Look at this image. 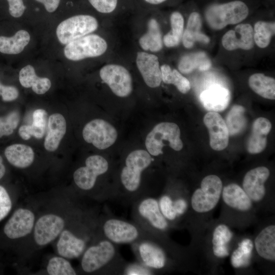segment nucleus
Masks as SVG:
<instances>
[{"instance_id": "obj_1", "label": "nucleus", "mask_w": 275, "mask_h": 275, "mask_svg": "<svg viewBox=\"0 0 275 275\" xmlns=\"http://www.w3.org/2000/svg\"><path fill=\"white\" fill-rule=\"evenodd\" d=\"M67 199L50 203L38 212L32 235L25 248L33 251L51 244L73 216L81 209ZM24 248V249H25Z\"/></svg>"}, {"instance_id": "obj_2", "label": "nucleus", "mask_w": 275, "mask_h": 275, "mask_svg": "<svg viewBox=\"0 0 275 275\" xmlns=\"http://www.w3.org/2000/svg\"><path fill=\"white\" fill-rule=\"evenodd\" d=\"M98 220L80 210L52 243L56 254L69 260L80 258L97 237Z\"/></svg>"}, {"instance_id": "obj_3", "label": "nucleus", "mask_w": 275, "mask_h": 275, "mask_svg": "<svg viewBox=\"0 0 275 275\" xmlns=\"http://www.w3.org/2000/svg\"><path fill=\"white\" fill-rule=\"evenodd\" d=\"M80 259V270L86 274H121L125 264L116 244L99 235L88 246Z\"/></svg>"}, {"instance_id": "obj_4", "label": "nucleus", "mask_w": 275, "mask_h": 275, "mask_svg": "<svg viewBox=\"0 0 275 275\" xmlns=\"http://www.w3.org/2000/svg\"><path fill=\"white\" fill-rule=\"evenodd\" d=\"M152 160L151 155L144 150H136L128 155L120 175L124 191L122 197L133 202L139 198L142 173Z\"/></svg>"}, {"instance_id": "obj_5", "label": "nucleus", "mask_w": 275, "mask_h": 275, "mask_svg": "<svg viewBox=\"0 0 275 275\" xmlns=\"http://www.w3.org/2000/svg\"><path fill=\"white\" fill-rule=\"evenodd\" d=\"M133 217L135 223L150 235L158 239L167 232L170 223L162 214L158 200L144 196L133 202Z\"/></svg>"}, {"instance_id": "obj_6", "label": "nucleus", "mask_w": 275, "mask_h": 275, "mask_svg": "<svg viewBox=\"0 0 275 275\" xmlns=\"http://www.w3.org/2000/svg\"><path fill=\"white\" fill-rule=\"evenodd\" d=\"M97 235L115 244H132L152 236L136 223L115 217L107 216L98 220Z\"/></svg>"}, {"instance_id": "obj_7", "label": "nucleus", "mask_w": 275, "mask_h": 275, "mask_svg": "<svg viewBox=\"0 0 275 275\" xmlns=\"http://www.w3.org/2000/svg\"><path fill=\"white\" fill-rule=\"evenodd\" d=\"M249 7L243 1L234 0L214 3L206 8L204 14L209 26L213 30H222L229 24L238 23L249 15Z\"/></svg>"}, {"instance_id": "obj_8", "label": "nucleus", "mask_w": 275, "mask_h": 275, "mask_svg": "<svg viewBox=\"0 0 275 275\" xmlns=\"http://www.w3.org/2000/svg\"><path fill=\"white\" fill-rule=\"evenodd\" d=\"M38 212L36 208L30 205L17 208L4 227L6 237L21 242L24 249L32 235Z\"/></svg>"}, {"instance_id": "obj_9", "label": "nucleus", "mask_w": 275, "mask_h": 275, "mask_svg": "<svg viewBox=\"0 0 275 275\" xmlns=\"http://www.w3.org/2000/svg\"><path fill=\"white\" fill-rule=\"evenodd\" d=\"M108 169L109 163L104 157L99 155L90 156L86 159L85 165L74 172V182L79 190L85 194L84 196L94 199L97 179Z\"/></svg>"}, {"instance_id": "obj_10", "label": "nucleus", "mask_w": 275, "mask_h": 275, "mask_svg": "<svg viewBox=\"0 0 275 275\" xmlns=\"http://www.w3.org/2000/svg\"><path fill=\"white\" fill-rule=\"evenodd\" d=\"M223 188L221 178L213 174L205 176L199 188L193 193L190 205L193 210L199 213H207L218 204Z\"/></svg>"}, {"instance_id": "obj_11", "label": "nucleus", "mask_w": 275, "mask_h": 275, "mask_svg": "<svg viewBox=\"0 0 275 275\" xmlns=\"http://www.w3.org/2000/svg\"><path fill=\"white\" fill-rule=\"evenodd\" d=\"M163 141L169 142L170 147L175 151H180L182 149L180 130L176 124L161 122L154 127L145 140V146L148 153L154 156L162 154V149L166 146L163 143Z\"/></svg>"}, {"instance_id": "obj_12", "label": "nucleus", "mask_w": 275, "mask_h": 275, "mask_svg": "<svg viewBox=\"0 0 275 275\" xmlns=\"http://www.w3.org/2000/svg\"><path fill=\"white\" fill-rule=\"evenodd\" d=\"M98 28V21L94 16L89 14H77L61 21L56 28V34L59 42L66 45L92 34Z\"/></svg>"}, {"instance_id": "obj_13", "label": "nucleus", "mask_w": 275, "mask_h": 275, "mask_svg": "<svg viewBox=\"0 0 275 275\" xmlns=\"http://www.w3.org/2000/svg\"><path fill=\"white\" fill-rule=\"evenodd\" d=\"M107 47V43L103 38L90 34L65 45L63 52L68 60L79 61L101 56L106 52Z\"/></svg>"}, {"instance_id": "obj_14", "label": "nucleus", "mask_w": 275, "mask_h": 275, "mask_svg": "<svg viewBox=\"0 0 275 275\" xmlns=\"http://www.w3.org/2000/svg\"><path fill=\"white\" fill-rule=\"evenodd\" d=\"M131 245L139 262L154 273L167 266L168 260L166 253L158 242L157 238L149 236Z\"/></svg>"}, {"instance_id": "obj_15", "label": "nucleus", "mask_w": 275, "mask_h": 275, "mask_svg": "<svg viewBox=\"0 0 275 275\" xmlns=\"http://www.w3.org/2000/svg\"><path fill=\"white\" fill-rule=\"evenodd\" d=\"M99 75L116 96L126 97L131 93L132 77L124 66L115 64L105 65L100 69Z\"/></svg>"}, {"instance_id": "obj_16", "label": "nucleus", "mask_w": 275, "mask_h": 275, "mask_svg": "<svg viewBox=\"0 0 275 275\" xmlns=\"http://www.w3.org/2000/svg\"><path fill=\"white\" fill-rule=\"evenodd\" d=\"M82 136L88 143L100 150L105 149L116 142L118 133L110 123L100 119H94L84 126Z\"/></svg>"}, {"instance_id": "obj_17", "label": "nucleus", "mask_w": 275, "mask_h": 275, "mask_svg": "<svg viewBox=\"0 0 275 275\" xmlns=\"http://www.w3.org/2000/svg\"><path fill=\"white\" fill-rule=\"evenodd\" d=\"M269 175V169L263 166L254 168L245 174L242 188L253 202H259L265 197V183Z\"/></svg>"}, {"instance_id": "obj_18", "label": "nucleus", "mask_w": 275, "mask_h": 275, "mask_svg": "<svg viewBox=\"0 0 275 275\" xmlns=\"http://www.w3.org/2000/svg\"><path fill=\"white\" fill-rule=\"evenodd\" d=\"M203 122L209 133L210 145L216 151H222L228 145L229 133L226 123L217 112H209L204 117Z\"/></svg>"}, {"instance_id": "obj_19", "label": "nucleus", "mask_w": 275, "mask_h": 275, "mask_svg": "<svg viewBox=\"0 0 275 275\" xmlns=\"http://www.w3.org/2000/svg\"><path fill=\"white\" fill-rule=\"evenodd\" d=\"M223 47L227 50L238 48L250 50L254 46V30L249 23H240L234 30L226 32L222 37Z\"/></svg>"}, {"instance_id": "obj_20", "label": "nucleus", "mask_w": 275, "mask_h": 275, "mask_svg": "<svg viewBox=\"0 0 275 275\" xmlns=\"http://www.w3.org/2000/svg\"><path fill=\"white\" fill-rule=\"evenodd\" d=\"M136 65L145 84L149 87H159L162 81L158 57L145 51L137 53Z\"/></svg>"}, {"instance_id": "obj_21", "label": "nucleus", "mask_w": 275, "mask_h": 275, "mask_svg": "<svg viewBox=\"0 0 275 275\" xmlns=\"http://www.w3.org/2000/svg\"><path fill=\"white\" fill-rule=\"evenodd\" d=\"M228 89L219 85H214L203 91L200 99L203 107L208 111L218 112L225 109L230 101Z\"/></svg>"}, {"instance_id": "obj_22", "label": "nucleus", "mask_w": 275, "mask_h": 275, "mask_svg": "<svg viewBox=\"0 0 275 275\" xmlns=\"http://www.w3.org/2000/svg\"><path fill=\"white\" fill-rule=\"evenodd\" d=\"M271 129V124L265 118L259 117L254 121L246 143V149L250 153L258 154L265 149L267 136Z\"/></svg>"}, {"instance_id": "obj_23", "label": "nucleus", "mask_w": 275, "mask_h": 275, "mask_svg": "<svg viewBox=\"0 0 275 275\" xmlns=\"http://www.w3.org/2000/svg\"><path fill=\"white\" fill-rule=\"evenodd\" d=\"M222 199L228 207L239 211L250 210L253 202L243 188L236 183L229 184L223 188Z\"/></svg>"}, {"instance_id": "obj_24", "label": "nucleus", "mask_w": 275, "mask_h": 275, "mask_svg": "<svg viewBox=\"0 0 275 275\" xmlns=\"http://www.w3.org/2000/svg\"><path fill=\"white\" fill-rule=\"evenodd\" d=\"M66 122L64 116L54 113L49 116L47 123V132L45 138L44 146L49 152L56 151L66 133Z\"/></svg>"}, {"instance_id": "obj_25", "label": "nucleus", "mask_w": 275, "mask_h": 275, "mask_svg": "<svg viewBox=\"0 0 275 275\" xmlns=\"http://www.w3.org/2000/svg\"><path fill=\"white\" fill-rule=\"evenodd\" d=\"M254 247L262 258L275 261V226L270 225L263 228L254 240Z\"/></svg>"}, {"instance_id": "obj_26", "label": "nucleus", "mask_w": 275, "mask_h": 275, "mask_svg": "<svg viewBox=\"0 0 275 275\" xmlns=\"http://www.w3.org/2000/svg\"><path fill=\"white\" fill-rule=\"evenodd\" d=\"M202 20L200 14L197 12H191L188 18L187 25L183 31L182 42L186 48L193 47L195 43L199 41L207 44L210 41L209 38L201 31Z\"/></svg>"}, {"instance_id": "obj_27", "label": "nucleus", "mask_w": 275, "mask_h": 275, "mask_svg": "<svg viewBox=\"0 0 275 275\" xmlns=\"http://www.w3.org/2000/svg\"><path fill=\"white\" fill-rule=\"evenodd\" d=\"M19 80L22 87L32 88L34 92L39 95L46 93L51 86L50 80L47 77L38 76L34 67L31 65H27L21 69L19 72Z\"/></svg>"}, {"instance_id": "obj_28", "label": "nucleus", "mask_w": 275, "mask_h": 275, "mask_svg": "<svg viewBox=\"0 0 275 275\" xmlns=\"http://www.w3.org/2000/svg\"><path fill=\"white\" fill-rule=\"evenodd\" d=\"M5 155L11 164L19 169L29 167L35 159L33 149L23 144H13L7 147L5 150Z\"/></svg>"}, {"instance_id": "obj_29", "label": "nucleus", "mask_w": 275, "mask_h": 275, "mask_svg": "<svg viewBox=\"0 0 275 275\" xmlns=\"http://www.w3.org/2000/svg\"><path fill=\"white\" fill-rule=\"evenodd\" d=\"M47 122V113L46 111L43 109H37L33 114L32 124L20 126L18 133L24 140H28L32 136L37 139H41L45 134Z\"/></svg>"}, {"instance_id": "obj_30", "label": "nucleus", "mask_w": 275, "mask_h": 275, "mask_svg": "<svg viewBox=\"0 0 275 275\" xmlns=\"http://www.w3.org/2000/svg\"><path fill=\"white\" fill-rule=\"evenodd\" d=\"M30 40V34L24 30L17 31L12 36H0V52L9 55L19 54L29 44Z\"/></svg>"}, {"instance_id": "obj_31", "label": "nucleus", "mask_w": 275, "mask_h": 275, "mask_svg": "<svg viewBox=\"0 0 275 275\" xmlns=\"http://www.w3.org/2000/svg\"><path fill=\"white\" fill-rule=\"evenodd\" d=\"M143 50L151 52H158L163 46L162 35L159 23L154 18H150L147 23V31L139 41Z\"/></svg>"}, {"instance_id": "obj_32", "label": "nucleus", "mask_w": 275, "mask_h": 275, "mask_svg": "<svg viewBox=\"0 0 275 275\" xmlns=\"http://www.w3.org/2000/svg\"><path fill=\"white\" fill-rule=\"evenodd\" d=\"M233 237V233L226 225H217L212 233V244L214 255L219 258L229 255V244Z\"/></svg>"}, {"instance_id": "obj_33", "label": "nucleus", "mask_w": 275, "mask_h": 275, "mask_svg": "<svg viewBox=\"0 0 275 275\" xmlns=\"http://www.w3.org/2000/svg\"><path fill=\"white\" fill-rule=\"evenodd\" d=\"M211 66V62L202 51L187 54L183 56L178 63V69L183 74H188L195 69L206 70Z\"/></svg>"}, {"instance_id": "obj_34", "label": "nucleus", "mask_w": 275, "mask_h": 275, "mask_svg": "<svg viewBox=\"0 0 275 275\" xmlns=\"http://www.w3.org/2000/svg\"><path fill=\"white\" fill-rule=\"evenodd\" d=\"M250 88L260 96L268 99H275V80L262 73H255L249 79Z\"/></svg>"}, {"instance_id": "obj_35", "label": "nucleus", "mask_w": 275, "mask_h": 275, "mask_svg": "<svg viewBox=\"0 0 275 275\" xmlns=\"http://www.w3.org/2000/svg\"><path fill=\"white\" fill-rule=\"evenodd\" d=\"M171 29L163 37V43L168 47H176L182 40L184 31V20L182 14L178 11L173 12L170 15Z\"/></svg>"}, {"instance_id": "obj_36", "label": "nucleus", "mask_w": 275, "mask_h": 275, "mask_svg": "<svg viewBox=\"0 0 275 275\" xmlns=\"http://www.w3.org/2000/svg\"><path fill=\"white\" fill-rule=\"evenodd\" d=\"M245 111L243 106L234 105L228 112L225 122L229 135L234 136L239 134L245 129L247 120L245 116Z\"/></svg>"}, {"instance_id": "obj_37", "label": "nucleus", "mask_w": 275, "mask_h": 275, "mask_svg": "<svg viewBox=\"0 0 275 275\" xmlns=\"http://www.w3.org/2000/svg\"><path fill=\"white\" fill-rule=\"evenodd\" d=\"M162 81L167 84L174 85L182 94L187 93L190 89L189 80L178 70L172 69L167 64L160 66Z\"/></svg>"}, {"instance_id": "obj_38", "label": "nucleus", "mask_w": 275, "mask_h": 275, "mask_svg": "<svg viewBox=\"0 0 275 275\" xmlns=\"http://www.w3.org/2000/svg\"><path fill=\"white\" fill-rule=\"evenodd\" d=\"M254 244L249 238H244L238 245L233 252L230 262L235 268L245 267L249 265L251 258Z\"/></svg>"}, {"instance_id": "obj_39", "label": "nucleus", "mask_w": 275, "mask_h": 275, "mask_svg": "<svg viewBox=\"0 0 275 275\" xmlns=\"http://www.w3.org/2000/svg\"><path fill=\"white\" fill-rule=\"evenodd\" d=\"M69 260L57 254L50 257L45 268L46 274L49 275H76L78 274Z\"/></svg>"}, {"instance_id": "obj_40", "label": "nucleus", "mask_w": 275, "mask_h": 275, "mask_svg": "<svg viewBox=\"0 0 275 275\" xmlns=\"http://www.w3.org/2000/svg\"><path fill=\"white\" fill-rule=\"evenodd\" d=\"M254 42L260 48H264L268 46L271 37L274 35V22L257 21L254 29Z\"/></svg>"}, {"instance_id": "obj_41", "label": "nucleus", "mask_w": 275, "mask_h": 275, "mask_svg": "<svg viewBox=\"0 0 275 275\" xmlns=\"http://www.w3.org/2000/svg\"><path fill=\"white\" fill-rule=\"evenodd\" d=\"M97 12L102 14H111L118 10L126 0H87Z\"/></svg>"}, {"instance_id": "obj_42", "label": "nucleus", "mask_w": 275, "mask_h": 275, "mask_svg": "<svg viewBox=\"0 0 275 275\" xmlns=\"http://www.w3.org/2000/svg\"><path fill=\"white\" fill-rule=\"evenodd\" d=\"M19 120V114L16 111L11 112L5 117H0V138L11 134L17 127Z\"/></svg>"}, {"instance_id": "obj_43", "label": "nucleus", "mask_w": 275, "mask_h": 275, "mask_svg": "<svg viewBox=\"0 0 275 275\" xmlns=\"http://www.w3.org/2000/svg\"><path fill=\"white\" fill-rule=\"evenodd\" d=\"M158 202L162 214L169 223L177 219L170 194H162L158 199Z\"/></svg>"}, {"instance_id": "obj_44", "label": "nucleus", "mask_w": 275, "mask_h": 275, "mask_svg": "<svg viewBox=\"0 0 275 275\" xmlns=\"http://www.w3.org/2000/svg\"><path fill=\"white\" fill-rule=\"evenodd\" d=\"M12 207L10 195L4 186L0 185V222L9 214Z\"/></svg>"}, {"instance_id": "obj_45", "label": "nucleus", "mask_w": 275, "mask_h": 275, "mask_svg": "<svg viewBox=\"0 0 275 275\" xmlns=\"http://www.w3.org/2000/svg\"><path fill=\"white\" fill-rule=\"evenodd\" d=\"M126 275H149L154 272L140 262L125 264L121 273Z\"/></svg>"}, {"instance_id": "obj_46", "label": "nucleus", "mask_w": 275, "mask_h": 275, "mask_svg": "<svg viewBox=\"0 0 275 275\" xmlns=\"http://www.w3.org/2000/svg\"><path fill=\"white\" fill-rule=\"evenodd\" d=\"M8 4L9 14L13 18H18L24 14L26 7L23 0H6Z\"/></svg>"}, {"instance_id": "obj_47", "label": "nucleus", "mask_w": 275, "mask_h": 275, "mask_svg": "<svg viewBox=\"0 0 275 275\" xmlns=\"http://www.w3.org/2000/svg\"><path fill=\"white\" fill-rule=\"evenodd\" d=\"M0 96L4 101H11L16 99L19 96L17 88L12 86H5L0 81Z\"/></svg>"}, {"instance_id": "obj_48", "label": "nucleus", "mask_w": 275, "mask_h": 275, "mask_svg": "<svg viewBox=\"0 0 275 275\" xmlns=\"http://www.w3.org/2000/svg\"><path fill=\"white\" fill-rule=\"evenodd\" d=\"M172 204L177 215V218L183 215L186 212L188 208V203L187 200L181 196L173 197L170 195Z\"/></svg>"}, {"instance_id": "obj_49", "label": "nucleus", "mask_w": 275, "mask_h": 275, "mask_svg": "<svg viewBox=\"0 0 275 275\" xmlns=\"http://www.w3.org/2000/svg\"><path fill=\"white\" fill-rule=\"evenodd\" d=\"M42 4L46 11L48 13H53L58 8L61 0H35Z\"/></svg>"}, {"instance_id": "obj_50", "label": "nucleus", "mask_w": 275, "mask_h": 275, "mask_svg": "<svg viewBox=\"0 0 275 275\" xmlns=\"http://www.w3.org/2000/svg\"><path fill=\"white\" fill-rule=\"evenodd\" d=\"M139 4L149 8L161 5L169 0H136Z\"/></svg>"}, {"instance_id": "obj_51", "label": "nucleus", "mask_w": 275, "mask_h": 275, "mask_svg": "<svg viewBox=\"0 0 275 275\" xmlns=\"http://www.w3.org/2000/svg\"><path fill=\"white\" fill-rule=\"evenodd\" d=\"M3 161V158L0 156V179L4 177L6 173V168Z\"/></svg>"}]
</instances>
